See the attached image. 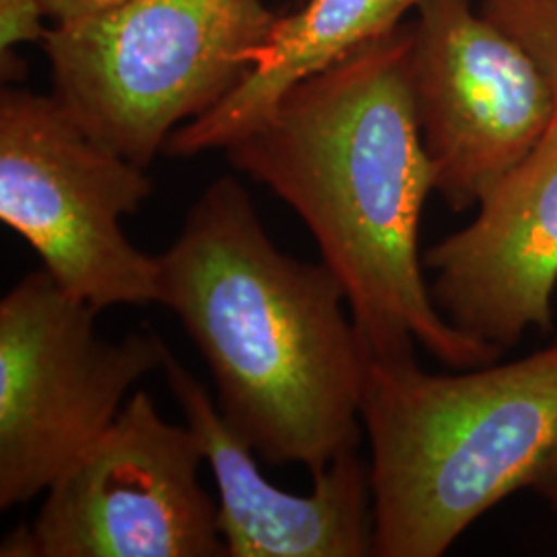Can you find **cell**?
<instances>
[{"mask_svg":"<svg viewBox=\"0 0 557 557\" xmlns=\"http://www.w3.org/2000/svg\"><path fill=\"white\" fill-rule=\"evenodd\" d=\"M36 0H0V50L13 52L25 41H41L48 27Z\"/></svg>","mask_w":557,"mask_h":557,"instance_id":"cell-13","label":"cell"},{"mask_svg":"<svg viewBox=\"0 0 557 557\" xmlns=\"http://www.w3.org/2000/svg\"><path fill=\"white\" fill-rule=\"evenodd\" d=\"M481 13L533 59L557 103V0H483Z\"/></svg>","mask_w":557,"mask_h":557,"instance_id":"cell-12","label":"cell"},{"mask_svg":"<svg viewBox=\"0 0 557 557\" xmlns=\"http://www.w3.org/2000/svg\"><path fill=\"white\" fill-rule=\"evenodd\" d=\"M471 225L423 252L442 317L498 349L549 331L557 285V120L479 200Z\"/></svg>","mask_w":557,"mask_h":557,"instance_id":"cell-9","label":"cell"},{"mask_svg":"<svg viewBox=\"0 0 557 557\" xmlns=\"http://www.w3.org/2000/svg\"><path fill=\"white\" fill-rule=\"evenodd\" d=\"M275 21L264 0H114L48 27L52 96L94 139L147 168L246 79Z\"/></svg>","mask_w":557,"mask_h":557,"instance_id":"cell-4","label":"cell"},{"mask_svg":"<svg viewBox=\"0 0 557 557\" xmlns=\"http://www.w3.org/2000/svg\"><path fill=\"white\" fill-rule=\"evenodd\" d=\"M161 372L213 471L227 557L374 556L370 467L358 450L314 475L312 494H287L264 479L257 453L178 359L170 354Z\"/></svg>","mask_w":557,"mask_h":557,"instance_id":"cell-10","label":"cell"},{"mask_svg":"<svg viewBox=\"0 0 557 557\" xmlns=\"http://www.w3.org/2000/svg\"><path fill=\"white\" fill-rule=\"evenodd\" d=\"M411 87L434 190L453 211L483 195L537 147L557 103L533 59L471 0H421Z\"/></svg>","mask_w":557,"mask_h":557,"instance_id":"cell-8","label":"cell"},{"mask_svg":"<svg viewBox=\"0 0 557 557\" xmlns=\"http://www.w3.org/2000/svg\"><path fill=\"white\" fill-rule=\"evenodd\" d=\"M98 314L44 267L0 301L2 510L46 494L172 354L156 333L100 337Z\"/></svg>","mask_w":557,"mask_h":557,"instance_id":"cell-6","label":"cell"},{"mask_svg":"<svg viewBox=\"0 0 557 557\" xmlns=\"http://www.w3.org/2000/svg\"><path fill=\"white\" fill-rule=\"evenodd\" d=\"M411 54L413 23H400L287 89L225 153L310 230L370 354H409L418 341L450 368H479L502 349L455 329L423 281L419 221L434 170Z\"/></svg>","mask_w":557,"mask_h":557,"instance_id":"cell-1","label":"cell"},{"mask_svg":"<svg viewBox=\"0 0 557 557\" xmlns=\"http://www.w3.org/2000/svg\"><path fill=\"white\" fill-rule=\"evenodd\" d=\"M160 257V304L218 386L230 428L310 475L358 450L366 347L337 275L269 238L238 180L211 182Z\"/></svg>","mask_w":557,"mask_h":557,"instance_id":"cell-2","label":"cell"},{"mask_svg":"<svg viewBox=\"0 0 557 557\" xmlns=\"http://www.w3.org/2000/svg\"><path fill=\"white\" fill-rule=\"evenodd\" d=\"M145 170L94 139L54 96L2 87L0 220L98 312L160 304V257L120 227L151 195Z\"/></svg>","mask_w":557,"mask_h":557,"instance_id":"cell-5","label":"cell"},{"mask_svg":"<svg viewBox=\"0 0 557 557\" xmlns=\"http://www.w3.org/2000/svg\"><path fill=\"white\" fill-rule=\"evenodd\" d=\"M205 460L188 425L161 418L145 391L50 490L2 557H227L220 504L199 481Z\"/></svg>","mask_w":557,"mask_h":557,"instance_id":"cell-7","label":"cell"},{"mask_svg":"<svg viewBox=\"0 0 557 557\" xmlns=\"http://www.w3.org/2000/svg\"><path fill=\"white\" fill-rule=\"evenodd\" d=\"M419 2L306 0L296 13L277 17L267 40L252 52V69L246 79L213 110L180 126L163 151L193 158L227 149L257 128L287 89L386 36Z\"/></svg>","mask_w":557,"mask_h":557,"instance_id":"cell-11","label":"cell"},{"mask_svg":"<svg viewBox=\"0 0 557 557\" xmlns=\"http://www.w3.org/2000/svg\"><path fill=\"white\" fill-rule=\"evenodd\" d=\"M374 556L440 557L524 487H557V341L506 366L428 374L366 349Z\"/></svg>","mask_w":557,"mask_h":557,"instance_id":"cell-3","label":"cell"},{"mask_svg":"<svg viewBox=\"0 0 557 557\" xmlns=\"http://www.w3.org/2000/svg\"><path fill=\"white\" fill-rule=\"evenodd\" d=\"M110 2H114V0H36L41 13L54 23L96 11Z\"/></svg>","mask_w":557,"mask_h":557,"instance_id":"cell-14","label":"cell"}]
</instances>
